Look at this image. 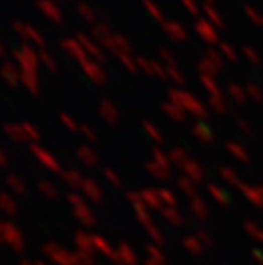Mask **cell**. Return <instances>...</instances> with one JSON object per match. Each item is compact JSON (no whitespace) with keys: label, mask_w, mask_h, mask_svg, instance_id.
<instances>
[{"label":"cell","mask_w":263,"mask_h":265,"mask_svg":"<svg viewBox=\"0 0 263 265\" xmlns=\"http://www.w3.org/2000/svg\"><path fill=\"white\" fill-rule=\"evenodd\" d=\"M65 198H67L68 206L72 207L74 217L84 226V228H94V226H96V214L91 209L89 202L82 197V193L68 192L65 195Z\"/></svg>","instance_id":"obj_1"},{"label":"cell","mask_w":263,"mask_h":265,"mask_svg":"<svg viewBox=\"0 0 263 265\" xmlns=\"http://www.w3.org/2000/svg\"><path fill=\"white\" fill-rule=\"evenodd\" d=\"M0 245H6L17 253H23L26 248V238L19 226L12 221H0Z\"/></svg>","instance_id":"obj_2"},{"label":"cell","mask_w":263,"mask_h":265,"mask_svg":"<svg viewBox=\"0 0 263 265\" xmlns=\"http://www.w3.org/2000/svg\"><path fill=\"white\" fill-rule=\"evenodd\" d=\"M41 251L55 265H79L75 251H70L57 241H48L41 246Z\"/></svg>","instance_id":"obj_3"},{"label":"cell","mask_w":263,"mask_h":265,"mask_svg":"<svg viewBox=\"0 0 263 265\" xmlns=\"http://www.w3.org/2000/svg\"><path fill=\"white\" fill-rule=\"evenodd\" d=\"M31 153H33L34 158H36L38 163H40L43 168L48 169V171H51V173H62L63 171L62 163L57 159V156L51 154L50 151H46L45 147H41L38 144H33L31 146Z\"/></svg>","instance_id":"obj_4"},{"label":"cell","mask_w":263,"mask_h":265,"mask_svg":"<svg viewBox=\"0 0 263 265\" xmlns=\"http://www.w3.org/2000/svg\"><path fill=\"white\" fill-rule=\"evenodd\" d=\"M80 193H82L85 201L89 204H94V206H99V204L103 202V188L93 178H85L82 188H80Z\"/></svg>","instance_id":"obj_5"},{"label":"cell","mask_w":263,"mask_h":265,"mask_svg":"<svg viewBox=\"0 0 263 265\" xmlns=\"http://www.w3.org/2000/svg\"><path fill=\"white\" fill-rule=\"evenodd\" d=\"M116 265H137V255L127 243H120L115 248L113 257L110 258Z\"/></svg>","instance_id":"obj_6"},{"label":"cell","mask_w":263,"mask_h":265,"mask_svg":"<svg viewBox=\"0 0 263 265\" xmlns=\"http://www.w3.org/2000/svg\"><path fill=\"white\" fill-rule=\"evenodd\" d=\"M74 245L77 250L80 251H87V253H94V245H93V233L85 231V229H79L74 233Z\"/></svg>","instance_id":"obj_7"},{"label":"cell","mask_w":263,"mask_h":265,"mask_svg":"<svg viewBox=\"0 0 263 265\" xmlns=\"http://www.w3.org/2000/svg\"><path fill=\"white\" fill-rule=\"evenodd\" d=\"M60 175H62L63 183H65L68 188H72V192L82 188V183H84L85 176L80 171H77V169H63Z\"/></svg>","instance_id":"obj_8"},{"label":"cell","mask_w":263,"mask_h":265,"mask_svg":"<svg viewBox=\"0 0 263 265\" xmlns=\"http://www.w3.org/2000/svg\"><path fill=\"white\" fill-rule=\"evenodd\" d=\"M19 211V204H17L16 197L9 192H0V212H4L9 217H14Z\"/></svg>","instance_id":"obj_9"},{"label":"cell","mask_w":263,"mask_h":265,"mask_svg":"<svg viewBox=\"0 0 263 265\" xmlns=\"http://www.w3.org/2000/svg\"><path fill=\"white\" fill-rule=\"evenodd\" d=\"M93 245H94V251L96 253H101L103 257L111 258L115 253V246L111 245L110 240L101 234H93Z\"/></svg>","instance_id":"obj_10"},{"label":"cell","mask_w":263,"mask_h":265,"mask_svg":"<svg viewBox=\"0 0 263 265\" xmlns=\"http://www.w3.org/2000/svg\"><path fill=\"white\" fill-rule=\"evenodd\" d=\"M77 159H79L80 164H84V166H87V168L98 166V163H99L98 154L94 153L89 146H80L79 149H77Z\"/></svg>","instance_id":"obj_11"},{"label":"cell","mask_w":263,"mask_h":265,"mask_svg":"<svg viewBox=\"0 0 263 265\" xmlns=\"http://www.w3.org/2000/svg\"><path fill=\"white\" fill-rule=\"evenodd\" d=\"M6 185L12 193L19 195V197H23V195L28 193V185L24 183L23 178H19L17 175H14V173H11V175L6 176Z\"/></svg>","instance_id":"obj_12"},{"label":"cell","mask_w":263,"mask_h":265,"mask_svg":"<svg viewBox=\"0 0 263 265\" xmlns=\"http://www.w3.org/2000/svg\"><path fill=\"white\" fill-rule=\"evenodd\" d=\"M38 192H40L46 201H57V198L60 197V188L50 180L38 181Z\"/></svg>","instance_id":"obj_13"},{"label":"cell","mask_w":263,"mask_h":265,"mask_svg":"<svg viewBox=\"0 0 263 265\" xmlns=\"http://www.w3.org/2000/svg\"><path fill=\"white\" fill-rule=\"evenodd\" d=\"M6 132L9 134V137L16 142H24V141H29L28 136H26V130L24 127H19V125H9L6 128Z\"/></svg>","instance_id":"obj_14"},{"label":"cell","mask_w":263,"mask_h":265,"mask_svg":"<svg viewBox=\"0 0 263 265\" xmlns=\"http://www.w3.org/2000/svg\"><path fill=\"white\" fill-rule=\"evenodd\" d=\"M103 176H105V180L113 186V188H122V178H120V175L115 171L113 168L103 169Z\"/></svg>","instance_id":"obj_15"},{"label":"cell","mask_w":263,"mask_h":265,"mask_svg":"<svg viewBox=\"0 0 263 265\" xmlns=\"http://www.w3.org/2000/svg\"><path fill=\"white\" fill-rule=\"evenodd\" d=\"M75 255H77V260H79V265H94V253L75 250Z\"/></svg>","instance_id":"obj_16"},{"label":"cell","mask_w":263,"mask_h":265,"mask_svg":"<svg viewBox=\"0 0 263 265\" xmlns=\"http://www.w3.org/2000/svg\"><path fill=\"white\" fill-rule=\"evenodd\" d=\"M24 130H26V136H28L29 141H33V142H36L38 139H40V132H38L36 128L31 127V125H23Z\"/></svg>","instance_id":"obj_17"},{"label":"cell","mask_w":263,"mask_h":265,"mask_svg":"<svg viewBox=\"0 0 263 265\" xmlns=\"http://www.w3.org/2000/svg\"><path fill=\"white\" fill-rule=\"evenodd\" d=\"M82 134H84L85 137H87V141H96V134H94L91 128H87V127H82Z\"/></svg>","instance_id":"obj_18"},{"label":"cell","mask_w":263,"mask_h":265,"mask_svg":"<svg viewBox=\"0 0 263 265\" xmlns=\"http://www.w3.org/2000/svg\"><path fill=\"white\" fill-rule=\"evenodd\" d=\"M9 164V158H7V154L4 153L2 149H0V168H6Z\"/></svg>","instance_id":"obj_19"},{"label":"cell","mask_w":263,"mask_h":265,"mask_svg":"<svg viewBox=\"0 0 263 265\" xmlns=\"http://www.w3.org/2000/svg\"><path fill=\"white\" fill-rule=\"evenodd\" d=\"M63 121H65V125H67L68 128H72V130L75 128V123L72 121V118H68V116H63Z\"/></svg>","instance_id":"obj_20"},{"label":"cell","mask_w":263,"mask_h":265,"mask_svg":"<svg viewBox=\"0 0 263 265\" xmlns=\"http://www.w3.org/2000/svg\"><path fill=\"white\" fill-rule=\"evenodd\" d=\"M105 115H106V118H110V121H111V118H113V110H111V108H106Z\"/></svg>","instance_id":"obj_21"},{"label":"cell","mask_w":263,"mask_h":265,"mask_svg":"<svg viewBox=\"0 0 263 265\" xmlns=\"http://www.w3.org/2000/svg\"><path fill=\"white\" fill-rule=\"evenodd\" d=\"M17 265H36V263L31 262V260H28V258H24V260H21V262L17 263Z\"/></svg>","instance_id":"obj_22"},{"label":"cell","mask_w":263,"mask_h":265,"mask_svg":"<svg viewBox=\"0 0 263 265\" xmlns=\"http://www.w3.org/2000/svg\"><path fill=\"white\" fill-rule=\"evenodd\" d=\"M36 265H50V263H46V262H43V260H36V262H34Z\"/></svg>","instance_id":"obj_23"}]
</instances>
